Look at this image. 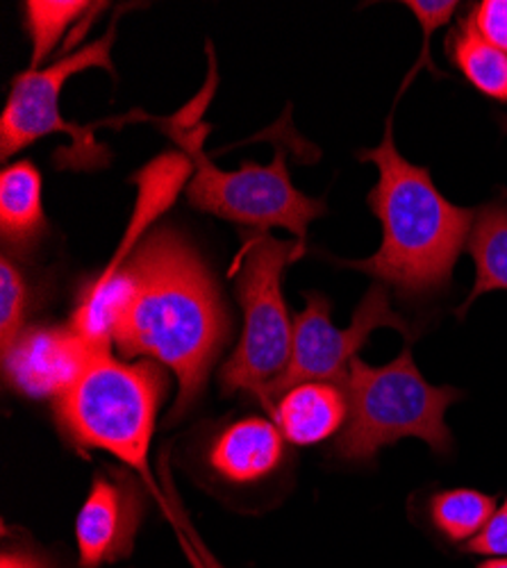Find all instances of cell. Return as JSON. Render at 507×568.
<instances>
[{
	"label": "cell",
	"instance_id": "obj_5",
	"mask_svg": "<svg viewBox=\"0 0 507 568\" xmlns=\"http://www.w3.org/2000/svg\"><path fill=\"white\" fill-rule=\"evenodd\" d=\"M244 246L235 260V292L244 312L242 339L221 371L223 394L246 392L264 405L268 389L292 362L294 323L283 298V273L307 248L281 242L264 230H242Z\"/></svg>",
	"mask_w": 507,
	"mask_h": 568
},
{
	"label": "cell",
	"instance_id": "obj_11",
	"mask_svg": "<svg viewBox=\"0 0 507 568\" xmlns=\"http://www.w3.org/2000/svg\"><path fill=\"white\" fill-rule=\"evenodd\" d=\"M285 437L278 425L262 416L227 420L205 448V464L227 485H255L271 478L285 462Z\"/></svg>",
	"mask_w": 507,
	"mask_h": 568
},
{
	"label": "cell",
	"instance_id": "obj_16",
	"mask_svg": "<svg viewBox=\"0 0 507 568\" xmlns=\"http://www.w3.org/2000/svg\"><path fill=\"white\" fill-rule=\"evenodd\" d=\"M446 55L483 97L507 105V53L476 30L469 14L448 34Z\"/></svg>",
	"mask_w": 507,
	"mask_h": 568
},
{
	"label": "cell",
	"instance_id": "obj_13",
	"mask_svg": "<svg viewBox=\"0 0 507 568\" xmlns=\"http://www.w3.org/2000/svg\"><path fill=\"white\" fill-rule=\"evenodd\" d=\"M417 498L414 514L424 528L444 546L459 550L485 528L498 496L471 487H437Z\"/></svg>",
	"mask_w": 507,
	"mask_h": 568
},
{
	"label": "cell",
	"instance_id": "obj_24",
	"mask_svg": "<svg viewBox=\"0 0 507 568\" xmlns=\"http://www.w3.org/2000/svg\"><path fill=\"white\" fill-rule=\"evenodd\" d=\"M496 119H498V123H500V128H503V132H505V134H507V116H503V114H498V116H496Z\"/></svg>",
	"mask_w": 507,
	"mask_h": 568
},
{
	"label": "cell",
	"instance_id": "obj_4",
	"mask_svg": "<svg viewBox=\"0 0 507 568\" xmlns=\"http://www.w3.org/2000/svg\"><path fill=\"white\" fill-rule=\"evenodd\" d=\"M348 418L335 437L333 457L344 464H374L383 448L414 437L433 455L450 457L455 437L446 425L450 405L465 398L457 387H435L422 375L409 346L385 366L355 357L344 385Z\"/></svg>",
	"mask_w": 507,
	"mask_h": 568
},
{
	"label": "cell",
	"instance_id": "obj_23",
	"mask_svg": "<svg viewBox=\"0 0 507 568\" xmlns=\"http://www.w3.org/2000/svg\"><path fill=\"white\" fill-rule=\"evenodd\" d=\"M476 568H507V557H494V559H485L483 564H478Z\"/></svg>",
	"mask_w": 507,
	"mask_h": 568
},
{
	"label": "cell",
	"instance_id": "obj_2",
	"mask_svg": "<svg viewBox=\"0 0 507 568\" xmlns=\"http://www.w3.org/2000/svg\"><path fill=\"white\" fill-rule=\"evenodd\" d=\"M394 119L376 149L357 151L359 162L378 169V182L366 203L383 225L381 248L366 260H335L344 268L372 275L403 303L422 305L442 298L455 264L467 251L474 210L450 203L435 186L430 171L407 162L394 144Z\"/></svg>",
	"mask_w": 507,
	"mask_h": 568
},
{
	"label": "cell",
	"instance_id": "obj_22",
	"mask_svg": "<svg viewBox=\"0 0 507 568\" xmlns=\"http://www.w3.org/2000/svg\"><path fill=\"white\" fill-rule=\"evenodd\" d=\"M0 568H51V566L32 546L12 541V544H6L3 555H0Z\"/></svg>",
	"mask_w": 507,
	"mask_h": 568
},
{
	"label": "cell",
	"instance_id": "obj_15",
	"mask_svg": "<svg viewBox=\"0 0 507 568\" xmlns=\"http://www.w3.org/2000/svg\"><path fill=\"white\" fill-rule=\"evenodd\" d=\"M467 253L476 262V280L465 303L455 310L459 321L480 296L507 292V192L476 210Z\"/></svg>",
	"mask_w": 507,
	"mask_h": 568
},
{
	"label": "cell",
	"instance_id": "obj_12",
	"mask_svg": "<svg viewBox=\"0 0 507 568\" xmlns=\"http://www.w3.org/2000/svg\"><path fill=\"white\" fill-rule=\"evenodd\" d=\"M268 412L290 444L314 446L342 433L348 398L333 383H301L287 389Z\"/></svg>",
	"mask_w": 507,
	"mask_h": 568
},
{
	"label": "cell",
	"instance_id": "obj_21",
	"mask_svg": "<svg viewBox=\"0 0 507 568\" xmlns=\"http://www.w3.org/2000/svg\"><path fill=\"white\" fill-rule=\"evenodd\" d=\"M469 19L489 43L507 53V0H483L469 12Z\"/></svg>",
	"mask_w": 507,
	"mask_h": 568
},
{
	"label": "cell",
	"instance_id": "obj_10",
	"mask_svg": "<svg viewBox=\"0 0 507 568\" xmlns=\"http://www.w3.org/2000/svg\"><path fill=\"white\" fill-rule=\"evenodd\" d=\"M91 346L67 327H32L3 355L8 383L30 398H58L75 381Z\"/></svg>",
	"mask_w": 507,
	"mask_h": 568
},
{
	"label": "cell",
	"instance_id": "obj_19",
	"mask_svg": "<svg viewBox=\"0 0 507 568\" xmlns=\"http://www.w3.org/2000/svg\"><path fill=\"white\" fill-rule=\"evenodd\" d=\"M412 14L414 19H417L422 23V30H424V45H422V55L419 60L414 62V67L409 69V73L405 75L403 80V87L400 91L396 93V101L403 97V91L412 84V80L417 78L424 69L430 71L435 78H448L444 71H437V67L433 64V58H430V39H433V32L439 30L442 26L450 23L455 10L459 8V3H455V0H405L403 3Z\"/></svg>",
	"mask_w": 507,
	"mask_h": 568
},
{
	"label": "cell",
	"instance_id": "obj_9",
	"mask_svg": "<svg viewBox=\"0 0 507 568\" xmlns=\"http://www.w3.org/2000/svg\"><path fill=\"white\" fill-rule=\"evenodd\" d=\"M144 511V489L130 473L101 470L75 520L80 568H101L128 557L142 528Z\"/></svg>",
	"mask_w": 507,
	"mask_h": 568
},
{
	"label": "cell",
	"instance_id": "obj_17",
	"mask_svg": "<svg viewBox=\"0 0 507 568\" xmlns=\"http://www.w3.org/2000/svg\"><path fill=\"white\" fill-rule=\"evenodd\" d=\"M89 8L94 6L84 0H30L26 3V26L32 41L30 71H37V67L53 53L62 34L84 17Z\"/></svg>",
	"mask_w": 507,
	"mask_h": 568
},
{
	"label": "cell",
	"instance_id": "obj_1",
	"mask_svg": "<svg viewBox=\"0 0 507 568\" xmlns=\"http://www.w3.org/2000/svg\"><path fill=\"white\" fill-rule=\"evenodd\" d=\"M91 348L144 357L178 377L175 423L201 398L230 337L212 271L173 227H155L128 257L91 282L69 323Z\"/></svg>",
	"mask_w": 507,
	"mask_h": 568
},
{
	"label": "cell",
	"instance_id": "obj_6",
	"mask_svg": "<svg viewBox=\"0 0 507 568\" xmlns=\"http://www.w3.org/2000/svg\"><path fill=\"white\" fill-rule=\"evenodd\" d=\"M171 136L194 162L187 199L196 210L249 230L283 227L303 244L310 221L326 214L324 199H310L292 184L283 146H275V160L266 166L244 162L237 171H221L203 153L201 128L184 130L175 123Z\"/></svg>",
	"mask_w": 507,
	"mask_h": 568
},
{
	"label": "cell",
	"instance_id": "obj_8",
	"mask_svg": "<svg viewBox=\"0 0 507 568\" xmlns=\"http://www.w3.org/2000/svg\"><path fill=\"white\" fill-rule=\"evenodd\" d=\"M116 37V21H112L105 37L87 43L78 53L62 58L43 71H26L12 82L8 105L0 116V158L10 160L14 153H21L34 141L55 134L69 132L75 146H82L91 153L94 144L91 139L82 136L84 130L67 123L60 112V97L64 82L89 69H105L114 75L112 67V45Z\"/></svg>",
	"mask_w": 507,
	"mask_h": 568
},
{
	"label": "cell",
	"instance_id": "obj_14",
	"mask_svg": "<svg viewBox=\"0 0 507 568\" xmlns=\"http://www.w3.org/2000/svg\"><path fill=\"white\" fill-rule=\"evenodd\" d=\"M0 234L6 248L12 251H28L49 234L41 175L30 160H19L0 173Z\"/></svg>",
	"mask_w": 507,
	"mask_h": 568
},
{
	"label": "cell",
	"instance_id": "obj_18",
	"mask_svg": "<svg viewBox=\"0 0 507 568\" xmlns=\"http://www.w3.org/2000/svg\"><path fill=\"white\" fill-rule=\"evenodd\" d=\"M30 298V284L23 271L3 255V262H0V348H3V355H8L21 337Z\"/></svg>",
	"mask_w": 507,
	"mask_h": 568
},
{
	"label": "cell",
	"instance_id": "obj_7",
	"mask_svg": "<svg viewBox=\"0 0 507 568\" xmlns=\"http://www.w3.org/2000/svg\"><path fill=\"white\" fill-rule=\"evenodd\" d=\"M389 298L392 292L385 284L374 282L355 307L351 325L339 329L333 323V303L324 294L310 292L305 310L294 318L292 362L268 389L264 407L271 409L287 389L301 383L346 385L351 362L378 327H394L407 342L417 339L422 329L394 312Z\"/></svg>",
	"mask_w": 507,
	"mask_h": 568
},
{
	"label": "cell",
	"instance_id": "obj_20",
	"mask_svg": "<svg viewBox=\"0 0 507 568\" xmlns=\"http://www.w3.org/2000/svg\"><path fill=\"white\" fill-rule=\"evenodd\" d=\"M457 552L480 557H507V498L494 509L485 528Z\"/></svg>",
	"mask_w": 507,
	"mask_h": 568
},
{
	"label": "cell",
	"instance_id": "obj_3",
	"mask_svg": "<svg viewBox=\"0 0 507 568\" xmlns=\"http://www.w3.org/2000/svg\"><path fill=\"white\" fill-rule=\"evenodd\" d=\"M169 375L158 362H121L110 348H91L75 381L55 398L64 439L84 450H105L153 485L149 450Z\"/></svg>",
	"mask_w": 507,
	"mask_h": 568
}]
</instances>
